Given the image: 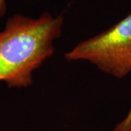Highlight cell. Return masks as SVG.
Instances as JSON below:
<instances>
[{
  "instance_id": "6da1fadb",
  "label": "cell",
  "mask_w": 131,
  "mask_h": 131,
  "mask_svg": "<svg viewBox=\"0 0 131 131\" xmlns=\"http://www.w3.org/2000/svg\"><path fill=\"white\" fill-rule=\"evenodd\" d=\"M61 15L44 12L37 18L16 14L0 31V82L9 88H26L32 73L54 53V41L61 36Z\"/></svg>"
},
{
  "instance_id": "7a4b0ae2",
  "label": "cell",
  "mask_w": 131,
  "mask_h": 131,
  "mask_svg": "<svg viewBox=\"0 0 131 131\" xmlns=\"http://www.w3.org/2000/svg\"><path fill=\"white\" fill-rule=\"evenodd\" d=\"M66 60L88 61L103 72L122 79L131 73V14L109 28L80 42Z\"/></svg>"
},
{
  "instance_id": "3957f363",
  "label": "cell",
  "mask_w": 131,
  "mask_h": 131,
  "mask_svg": "<svg viewBox=\"0 0 131 131\" xmlns=\"http://www.w3.org/2000/svg\"><path fill=\"white\" fill-rule=\"evenodd\" d=\"M113 131H131V105L126 117L122 122L117 124Z\"/></svg>"
},
{
  "instance_id": "277c9868",
  "label": "cell",
  "mask_w": 131,
  "mask_h": 131,
  "mask_svg": "<svg viewBox=\"0 0 131 131\" xmlns=\"http://www.w3.org/2000/svg\"><path fill=\"white\" fill-rule=\"evenodd\" d=\"M6 10H7L6 0H0V18L5 15L6 13Z\"/></svg>"
}]
</instances>
